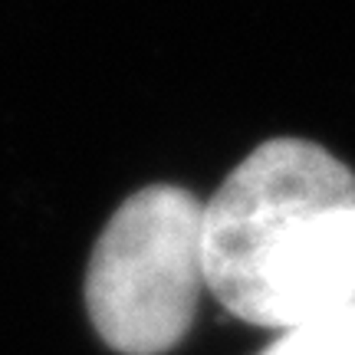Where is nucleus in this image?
<instances>
[{
  "mask_svg": "<svg viewBox=\"0 0 355 355\" xmlns=\"http://www.w3.org/2000/svg\"><path fill=\"white\" fill-rule=\"evenodd\" d=\"M204 283L260 329L355 306V175L306 139H270L204 204Z\"/></svg>",
  "mask_w": 355,
  "mask_h": 355,
  "instance_id": "1",
  "label": "nucleus"
},
{
  "mask_svg": "<svg viewBox=\"0 0 355 355\" xmlns=\"http://www.w3.org/2000/svg\"><path fill=\"white\" fill-rule=\"evenodd\" d=\"M204 286V201L178 184H148L102 227L86 309L109 349L165 355L188 336Z\"/></svg>",
  "mask_w": 355,
  "mask_h": 355,
  "instance_id": "2",
  "label": "nucleus"
},
{
  "mask_svg": "<svg viewBox=\"0 0 355 355\" xmlns=\"http://www.w3.org/2000/svg\"><path fill=\"white\" fill-rule=\"evenodd\" d=\"M260 355H355V306L279 332Z\"/></svg>",
  "mask_w": 355,
  "mask_h": 355,
  "instance_id": "3",
  "label": "nucleus"
}]
</instances>
